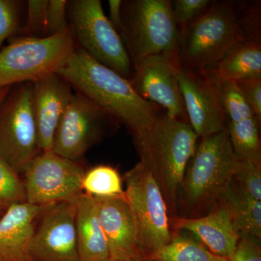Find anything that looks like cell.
Wrapping results in <instances>:
<instances>
[{"instance_id":"1","label":"cell","mask_w":261,"mask_h":261,"mask_svg":"<svg viewBox=\"0 0 261 261\" xmlns=\"http://www.w3.org/2000/svg\"><path fill=\"white\" fill-rule=\"evenodd\" d=\"M56 73L76 92L125 125L133 135L147 129L162 116L159 106L139 95L130 80L80 47Z\"/></svg>"},{"instance_id":"2","label":"cell","mask_w":261,"mask_h":261,"mask_svg":"<svg viewBox=\"0 0 261 261\" xmlns=\"http://www.w3.org/2000/svg\"><path fill=\"white\" fill-rule=\"evenodd\" d=\"M142 163L157 183L170 219L178 217L177 200L198 137L188 122L162 115L152 126L133 135Z\"/></svg>"},{"instance_id":"3","label":"cell","mask_w":261,"mask_h":261,"mask_svg":"<svg viewBox=\"0 0 261 261\" xmlns=\"http://www.w3.org/2000/svg\"><path fill=\"white\" fill-rule=\"evenodd\" d=\"M238 161L227 127L200 139L178 192V217H200L212 210L233 181Z\"/></svg>"},{"instance_id":"4","label":"cell","mask_w":261,"mask_h":261,"mask_svg":"<svg viewBox=\"0 0 261 261\" xmlns=\"http://www.w3.org/2000/svg\"><path fill=\"white\" fill-rule=\"evenodd\" d=\"M118 32L133 66L149 56L178 53L181 34L169 0L123 1Z\"/></svg>"},{"instance_id":"5","label":"cell","mask_w":261,"mask_h":261,"mask_svg":"<svg viewBox=\"0 0 261 261\" xmlns=\"http://www.w3.org/2000/svg\"><path fill=\"white\" fill-rule=\"evenodd\" d=\"M180 34L179 64L194 71L215 66L245 40L236 10L226 2L213 1L205 13Z\"/></svg>"},{"instance_id":"6","label":"cell","mask_w":261,"mask_h":261,"mask_svg":"<svg viewBox=\"0 0 261 261\" xmlns=\"http://www.w3.org/2000/svg\"><path fill=\"white\" fill-rule=\"evenodd\" d=\"M70 27L56 35L15 38L0 49V88L56 73L76 47Z\"/></svg>"},{"instance_id":"7","label":"cell","mask_w":261,"mask_h":261,"mask_svg":"<svg viewBox=\"0 0 261 261\" xmlns=\"http://www.w3.org/2000/svg\"><path fill=\"white\" fill-rule=\"evenodd\" d=\"M70 28L80 48L99 63L130 80L133 65L121 36L99 0L68 2Z\"/></svg>"},{"instance_id":"8","label":"cell","mask_w":261,"mask_h":261,"mask_svg":"<svg viewBox=\"0 0 261 261\" xmlns=\"http://www.w3.org/2000/svg\"><path fill=\"white\" fill-rule=\"evenodd\" d=\"M32 83L18 84L0 104V158L23 176L40 153L32 106Z\"/></svg>"},{"instance_id":"9","label":"cell","mask_w":261,"mask_h":261,"mask_svg":"<svg viewBox=\"0 0 261 261\" xmlns=\"http://www.w3.org/2000/svg\"><path fill=\"white\" fill-rule=\"evenodd\" d=\"M125 195L135 216L141 248L148 257L169 243L173 231L167 206L157 183L142 163L124 175Z\"/></svg>"},{"instance_id":"10","label":"cell","mask_w":261,"mask_h":261,"mask_svg":"<svg viewBox=\"0 0 261 261\" xmlns=\"http://www.w3.org/2000/svg\"><path fill=\"white\" fill-rule=\"evenodd\" d=\"M84 170L80 162L42 151L27 166L23 176L25 202L44 206L73 201L83 192Z\"/></svg>"},{"instance_id":"11","label":"cell","mask_w":261,"mask_h":261,"mask_svg":"<svg viewBox=\"0 0 261 261\" xmlns=\"http://www.w3.org/2000/svg\"><path fill=\"white\" fill-rule=\"evenodd\" d=\"M118 124L113 116L75 92L57 128L51 150L65 159L80 162L92 146Z\"/></svg>"},{"instance_id":"12","label":"cell","mask_w":261,"mask_h":261,"mask_svg":"<svg viewBox=\"0 0 261 261\" xmlns=\"http://www.w3.org/2000/svg\"><path fill=\"white\" fill-rule=\"evenodd\" d=\"M180 66L178 54L149 56L134 65L130 82L139 95L162 108L166 116L188 122L176 74Z\"/></svg>"},{"instance_id":"13","label":"cell","mask_w":261,"mask_h":261,"mask_svg":"<svg viewBox=\"0 0 261 261\" xmlns=\"http://www.w3.org/2000/svg\"><path fill=\"white\" fill-rule=\"evenodd\" d=\"M73 200L43 207L31 244L34 261H82L75 235Z\"/></svg>"},{"instance_id":"14","label":"cell","mask_w":261,"mask_h":261,"mask_svg":"<svg viewBox=\"0 0 261 261\" xmlns=\"http://www.w3.org/2000/svg\"><path fill=\"white\" fill-rule=\"evenodd\" d=\"M200 73L184 69L176 71L189 124L203 139L227 127V117L221 98L203 70Z\"/></svg>"},{"instance_id":"15","label":"cell","mask_w":261,"mask_h":261,"mask_svg":"<svg viewBox=\"0 0 261 261\" xmlns=\"http://www.w3.org/2000/svg\"><path fill=\"white\" fill-rule=\"evenodd\" d=\"M94 199L111 259L128 260L145 257L141 248L135 216L126 195Z\"/></svg>"},{"instance_id":"16","label":"cell","mask_w":261,"mask_h":261,"mask_svg":"<svg viewBox=\"0 0 261 261\" xmlns=\"http://www.w3.org/2000/svg\"><path fill=\"white\" fill-rule=\"evenodd\" d=\"M204 72L214 84L224 106L228 136L235 152L246 154L256 150L260 146L261 123L237 83L220 80L208 70Z\"/></svg>"},{"instance_id":"17","label":"cell","mask_w":261,"mask_h":261,"mask_svg":"<svg viewBox=\"0 0 261 261\" xmlns=\"http://www.w3.org/2000/svg\"><path fill=\"white\" fill-rule=\"evenodd\" d=\"M32 106L41 151L51 150L58 124L68 107L72 87L57 73L32 83Z\"/></svg>"},{"instance_id":"18","label":"cell","mask_w":261,"mask_h":261,"mask_svg":"<svg viewBox=\"0 0 261 261\" xmlns=\"http://www.w3.org/2000/svg\"><path fill=\"white\" fill-rule=\"evenodd\" d=\"M41 206L12 204L0 219V261H34L30 247Z\"/></svg>"},{"instance_id":"19","label":"cell","mask_w":261,"mask_h":261,"mask_svg":"<svg viewBox=\"0 0 261 261\" xmlns=\"http://www.w3.org/2000/svg\"><path fill=\"white\" fill-rule=\"evenodd\" d=\"M170 224L171 229L190 231L215 255L227 259L240 238L227 210L219 204L200 217H176L170 219Z\"/></svg>"},{"instance_id":"20","label":"cell","mask_w":261,"mask_h":261,"mask_svg":"<svg viewBox=\"0 0 261 261\" xmlns=\"http://www.w3.org/2000/svg\"><path fill=\"white\" fill-rule=\"evenodd\" d=\"M75 229L82 261L111 260L109 247L98 216L93 196L82 192L75 197Z\"/></svg>"},{"instance_id":"21","label":"cell","mask_w":261,"mask_h":261,"mask_svg":"<svg viewBox=\"0 0 261 261\" xmlns=\"http://www.w3.org/2000/svg\"><path fill=\"white\" fill-rule=\"evenodd\" d=\"M208 70L221 81L238 82L252 77H261V44L260 41L244 40L234 46Z\"/></svg>"},{"instance_id":"22","label":"cell","mask_w":261,"mask_h":261,"mask_svg":"<svg viewBox=\"0 0 261 261\" xmlns=\"http://www.w3.org/2000/svg\"><path fill=\"white\" fill-rule=\"evenodd\" d=\"M217 204L227 210L240 234L245 233L260 240L261 201L249 195L233 180L220 197Z\"/></svg>"},{"instance_id":"23","label":"cell","mask_w":261,"mask_h":261,"mask_svg":"<svg viewBox=\"0 0 261 261\" xmlns=\"http://www.w3.org/2000/svg\"><path fill=\"white\" fill-rule=\"evenodd\" d=\"M152 261H228L215 255L205 245L173 232L171 241L148 257Z\"/></svg>"},{"instance_id":"24","label":"cell","mask_w":261,"mask_h":261,"mask_svg":"<svg viewBox=\"0 0 261 261\" xmlns=\"http://www.w3.org/2000/svg\"><path fill=\"white\" fill-rule=\"evenodd\" d=\"M82 189L94 197H125L123 181L118 170L108 165H99L84 173Z\"/></svg>"},{"instance_id":"25","label":"cell","mask_w":261,"mask_h":261,"mask_svg":"<svg viewBox=\"0 0 261 261\" xmlns=\"http://www.w3.org/2000/svg\"><path fill=\"white\" fill-rule=\"evenodd\" d=\"M0 202L7 205L25 202L23 178L0 158Z\"/></svg>"},{"instance_id":"26","label":"cell","mask_w":261,"mask_h":261,"mask_svg":"<svg viewBox=\"0 0 261 261\" xmlns=\"http://www.w3.org/2000/svg\"><path fill=\"white\" fill-rule=\"evenodd\" d=\"M23 2L0 0V49L5 41L22 32Z\"/></svg>"},{"instance_id":"27","label":"cell","mask_w":261,"mask_h":261,"mask_svg":"<svg viewBox=\"0 0 261 261\" xmlns=\"http://www.w3.org/2000/svg\"><path fill=\"white\" fill-rule=\"evenodd\" d=\"M233 180L249 195L261 201V163L238 159Z\"/></svg>"},{"instance_id":"28","label":"cell","mask_w":261,"mask_h":261,"mask_svg":"<svg viewBox=\"0 0 261 261\" xmlns=\"http://www.w3.org/2000/svg\"><path fill=\"white\" fill-rule=\"evenodd\" d=\"M212 3L211 0H175L171 2L173 18L180 34L204 14Z\"/></svg>"},{"instance_id":"29","label":"cell","mask_w":261,"mask_h":261,"mask_svg":"<svg viewBox=\"0 0 261 261\" xmlns=\"http://www.w3.org/2000/svg\"><path fill=\"white\" fill-rule=\"evenodd\" d=\"M49 0H29L27 2V18L22 27L24 37H45L46 15Z\"/></svg>"},{"instance_id":"30","label":"cell","mask_w":261,"mask_h":261,"mask_svg":"<svg viewBox=\"0 0 261 261\" xmlns=\"http://www.w3.org/2000/svg\"><path fill=\"white\" fill-rule=\"evenodd\" d=\"M68 1L49 0L46 15V34L56 35L70 27L68 19Z\"/></svg>"},{"instance_id":"31","label":"cell","mask_w":261,"mask_h":261,"mask_svg":"<svg viewBox=\"0 0 261 261\" xmlns=\"http://www.w3.org/2000/svg\"><path fill=\"white\" fill-rule=\"evenodd\" d=\"M260 240L242 233L228 261H261Z\"/></svg>"},{"instance_id":"32","label":"cell","mask_w":261,"mask_h":261,"mask_svg":"<svg viewBox=\"0 0 261 261\" xmlns=\"http://www.w3.org/2000/svg\"><path fill=\"white\" fill-rule=\"evenodd\" d=\"M237 85L261 123V77L245 79Z\"/></svg>"},{"instance_id":"33","label":"cell","mask_w":261,"mask_h":261,"mask_svg":"<svg viewBox=\"0 0 261 261\" xmlns=\"http://www.w3.org/2000/svg\"><path fill=\"white\" fill-rule=\"evenodd\" d=\"M122 4L121 0H109L110 21L117 31L119 30L121 22Z\"/></svg>"},{"instance_id":"34","label":"cell","mask_w":261,"mask_h":261,"mask_svg":"<svg viewBox=\"0 0 261 261\" xmlns=\"http://www.w3.org/2000/svg\"><path fill=\"white\" fill-rule=\"evenodd\" d=\"M12 87H1V88H0V104L4 100L5 98L6 97L8 94L9 93L10 89Z\"/></svg>"},{"instance_id":"35","label":"cell","mask_w":261,"mask_h":261,"mask_svg":"<svg viewBox=\"0 0 261 261\" xmlns=\"http://www.w3.org/2000/svg\"><path fill=\"white\" fill-rule=\"evenodd\" d=\"M9 205L4 203V202H0V219L3 217V215L5 214L7 210H8Z\"/></svg>"},{"instance_id":"36","label":"cell","mask_w":261,"mask_h":261,"mask_svg":"<svg viewBox=\"0 0 261 261\" xmlns=\"http://www.w3.org/2000/svg\"><path fill=\"white\" fill-rule=\"evenodd\" d=\"M108 261H152L150 260V259H149L148 257H144V258H141V259H137V260H112V259H111V260Z\"/></svg>"}]
</instances>
